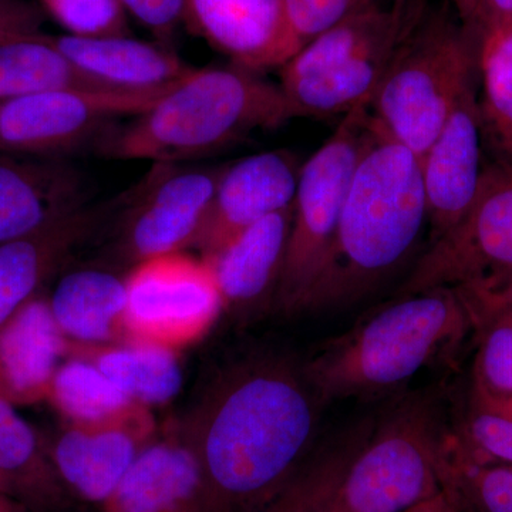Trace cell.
<instances>
[{
  "label": "cell",
  "instance_id": "obj_30",
  "mask_svg": "<svg viewBox=\"0 0 512 512\" xmlns=\"http://www.w3.org/2000/svg\"><path fill=\"white\" fill-rule=\"evenodd\" d=\"M478 77L484 134L512 163V26H488L481 32Z\"/></svg>",
  "mask_w": 512,
  "mask_h": 512
},
{
  "label": "cell",
  "instance_id": "obj_7",
  "mask_svg": "<svg viewBox=\"0 0 512 512\" xmlns=\"http://www.w3.org/2000/svg\"><path fill=\"white\" fill-rule=\"evenodd\" d=\"M450 436L433 397L400 403L350 461L330 512H409L443 493Z\"/></svg>",
  "mask_w": 512,
  "mask_h": 512
},
{
  "label": "cell",
  "instance_id": "obj_9",
  "mask_svg": "<svg viewBox=\"0 0 512 512\" xmlns=\"http://www.w3.org/2000/svg\"><path fill=\"white\" fill-rule=\"evenodd\" d=\"M171 86L80 87L0 100V153L62 158L90 140L96 143L117 120L143 113Z\"/></svg>",
  "mask_w": 512,
  "mask_h": 512
},
{
  "label": "cell",
  "instance_id": "obj_33",
  "mask_svg": "<svg viewBox=\"0 0 512 512\" xmlns=\"http://www.w3.org/2000/svg\"><path fill=\"white\" fill-rule=\"evenodd\" d=\"M282 3L293 33L303 47L320 33L376 5L379 0H282Z\"/></svg>",
  "mask_w": 512,
  "mask_h": 512
},
{
  "label": "cell",
  "instance_id": "obj_32",
  "mask_svg": "<svg viewBox=\"0 0 512 512\" xmlns=\"http://www.w3.org/2000/svg\"><path fill=\"white\" fill-rule=\"evenodd\" d=\"M67 35L128 36L127 12L120 0H42Z\"/></svg>",
  "mask_w": 512,
  "mask_h": 512
},
{
  "label": "cell",
  "instance_id": "obj_25",
  "mask_svg": "<svg viewBox=\"0 0 512 512\" xmlns=\"http://www.w3.org/2000/svg\"><path fill=\"white\" fill-rule=\"evenodd\" d=\"M175 350L133 338L82 345L66 343V357L87 360L133 402L151 409L180 392L183 372Z\"/></svg>",
  "mask_w": 512,
  "mask_h": 512
},
{
  "label": "cell",
  "instance_id": "obj_18",
  "mask_svg": "<svg viewBox=\"0 0 512 512\" xmlns=\"http://www.w3.org/2000/svg\"><path fill=\"white\" fill-rule=\"evenodd\" d=\"M87 181L63 158L0 153V244L83 207Z\"/></svg>",
  "mask_w": 512,
  "mask_h": 512
},
{
  "label": "cell",
  "instance_id": "obj_17",
  "mask_svg": "<svg viewBox=\"0 0 512 512\" xmlns=\"http://www.w3.org/2000/svg\"><path fill=\"white\" fill-rule=\"evenodd\" d=\"M154 437L156 424L150 416L111 426L66 424L46 446L67 493L103 507Z\"/></svg>",
  "mask_w": 512,
  "mask_h": 512
},
{
  "label": "cell",
  "instance_id": "obj_39",
  "mask_svg": "<svg viewBox=\"0 0 512 512\" xmlns=\"http://www.w3.org/2000/svg\"><path fill=\"white\" fill-rule=\"evenodd\" d=\"M409 512H460L456 507V504L451 501V498L448 497L446 491L436 495V497L431 498V500L426 501V503L417 505L413 510Z\"/></svg>",
  "mask_w": 512,
  "mask_h": 512
},
{
  "label": "cell",
  "instance_id": "obj_35",
  "mask_svg": "<svg viewBox=\"0 0 512 512\" xmlns=\"http://www.w3.org/2000/svg\"><path fill=\"white\" fill-rule=\"evenodd\" d=\"M123 8L168 46L175 30L184 23V0H120Z\"/></svg>",
  "mask_w": 512,
  "mask_h": 512
},
{
  "label": "cell",
  "instance_id": "obj_40",
  "mask_svg": "<svg viewBox=\"0 0 512 512\" xmlns=\"http://www.w3.org/2000/svg\"><path fill=\"white\" fill-rule=\"evenodd\" d=\"M0 512H28L22 505L13 501L9 495L0 490Z\"/></svg>",
  "mask_w": 512,
  "mask_h": 512
},
{
  "label": "cell",
  "instance_id": "obj_16",
  "mask_svg": "<svg viewBox=\"0 0 512 512\" xmlns=\"http://www.w3.org/2000/svg\"><path fill=\"white\" fill-rule=\"evenodd\" d=\"M130 190L101 204H86L23 237L0 244V325L39 296L47 279L123 207Z\"/></svg>",
  "mask_w": 512,
  "mask_h": 512
},
{
  "label": "cell",
  "instance_id": "obj_41",
  "mask_svg": "<svg viewBox=\"0 0 512 512\" xmlns=\"http://www.w3.org/2000/svg\"><path fill=\"white\" fill-rule=\"evenodd\" d=\"M13 0H0V26L6 22L9 18L10 12H12Z\"/></svg>",
  "mask_w": 512,
  "mask_h": 512
},
{
  "label": "cell",
  "instance_id": "obj_23",
  "mask_svg": "<svg viewBox=\"0 0 512 512\" xmlns=\"http://www.w3.org/2000/svg\"><path fill=\"white\" fill-rule=\"evenodd\" d=\"M49 303L57 328L69 342L106 345L128 338L126 278L113 272H69L57 282Z\"/></svg>",
  "mask_w": 512,
  "mask_h": 512
},
{
  "label": "cell",
  "instance_id": "obj_29",
  "mask_svg": "<svg viewBox=\"0 0 512 512\" xmlns=\"http://www.w3.org/2000/svg\"><path fill=\"white\" fill-rule=\"evenodd\" d=\"M444 491L460 512H512V466L478 456L461 437L450 436Z\"/></svg>",
  "mask_w": 512,
  "mask_h": 512
},
{
  "label": "cell",
  "instance_id": "obj_20",
  "mask_svg": "<svg viewBox=\"0 0 512 512\" xmlns=\"http://www.w3.org/2000/svg\"><path fill=\"white\" fill-rule=\"evenodd\" d=\"M67 340L49 299L36 296L0 325V399L12 406L46 402Z\"/></svg>",
  "mask_w": 512,
  "mask_h": 512
},
{
  "label": "cell",
  "instance_id": "obj_14",
  "mask_svg": "<svg viewBox=\"0 0 512 512\" xmlns=\"http://www.w3.org/2000/svg\"><path fill=\"white\" fill-rule=\"evenodd\" d=\"M483 133L476 82L458 100L446 126L420 158L431 241L458 224L476 198L484 173Z\"/></svg>",
  "mask_w": 512,
  "mask_h": 512
},
{
  "label": "cell",
  "instance_id": "obj_4",
  "mask_svg": "<svg viewBox=\"0 0 512 512\" xmlns=\"http://www.w3.org/2000/svg\"><path fill=\"white\" fill-rule=\"evenodd\" d=\"M474 330L454 288L400 296L338 338L303 370L323 404L394 392L461 345Z\"/></svg>",
  "mask_w": 512,
  "mask_h": 512
},
{
  "label": "cell",
  "instance_id": "obj_22",
  "mask_svg": "<svg viewBox=\"0 0 512 512\" xmlns=\"http://www.w3.org/2000/svg\"><path fill=\"white\" fill-rule=\"evenodd\" d=\"M52 40L70 62L111 89H164L194 69L170 47L128 36L62 35Z\"/></svg>",
  "mask_w": 512,
  "mask_h": 512
},
{
  "label": "cell",
  "instance_id": "obj_38",
  "mask_svg": "<svg viewBox=\"0 0 512 512\" xmlns=\"http://www.w3.org/2000/svg\"><path fill=\"white\" fill-rule=\"evenodd\" d=\"M456 9L458 19L466 28L483 32V10L481 0H450Z\"/></svg>",
  "mask_w": 512,
  "mask_h": 512
},
{
  "label": "cell",
  "instance_id": "obj_3",
  "mask_svg": "<svg viewBox=\"0 0 512 512\" xmlns=\"http://www.w3.org/2000/svg\"><path fill=\"white\" fill-rule=\"evenodd\" d=\"M279 84L244 67L191 70L146 111L94 143L116 160L171 165L214 153L258 130L292 120Z\"/></svg>",
  "mask_w": 512,
  "mask_h": 512
},
{
  "label": "cell",
  "instance_id": "obj_10",
  "mask_svg": "<svg viewBox=\"0 0 512 512\" xmlns=\"http://www.w3.org/2000/svg\"><path fill=\"white\" fill-rule=\"evenodd\" d=\"M512 275V163L484 168L470 210L431 241L397 296L490 285Z\"/></svg>",
  "mask_w": 512,
  "mask_h": 512
},
{
  "label": "cell",
  "instance_id": "obj_12",
  "mask_svg": "<svg viewBox=\"0 0 512 512\" xmlns=\"http://www.w3.org/2000/svg\"><path fill=\"white\" fill-rule=\"evenodd\" d=\"M158 168L131 190L124 217V252L134 264L184 251L197 242L224 168Z\"/></svg>",
  "mask_w": 512,
  "mask_h": 512
},
{
  "label": "cell",
  "instance_id": "obj_1",
  "mask_svg": "<svg viewBox=\"0 0 512 512\" xmlns=\"http://www.w3.org/2000/svg\"><path fill=\"white\" fill-rule=\"evenodd\" d=\"M322 406L293 357L258 353L224 370L177 427L208 512H259L281 494L315 451Z\"/></svg>",
  "mask_w": 512,
  "mask_h": 512
},
{
  "label": "cell",
  "instance_id": "obj_26",
  "mask_svg": "<svg viewBox=\"0 0 512 512\" xmlns=\"http://www.w3.org/2000/svg\"><path fill=\"white\" fill-rule=\"evenodd\" d=\"M80 87L107 86L70 62L37 22L0 29V100Z\"/></svg>",
  "mask_w": 512,
  "mask_h": 512
},
{
  "label": "cell",
  "instance_id": "obj_42",
  "mask_svg": "<svg viewBox=\"0 0 512 512\" xmlns=\"http://www.w3.org/2000/svg\"><path fill=\"white\" fill-rule=\"evenodd\" d=\"M478 406H481V404H478ZM483 407H485V409L493 410V412L505 414V416L512 417V400H511V402L501 404V406H494V407L483 406Z\"/></svg>",
  "mask_w": 512,
  "mask_h": 512
},
{
  "label": "cell",
  "instance_id": "obj_21",
  "mask_svg": "<svg viewBox=\"0 0 512 512\" xmlns=\"http://www.w3.org/2000/svg\"><path fill=\"white\" fill-rule=\"evenodd\" d=\"M292 218L293 205L249 225L215 254L202 256L214 269L224 308L252 312L275 299Z\"/></svg>",
  "mask_w": 512,
  "mask_h": 512
},
{
  "label": "cell",
  "instance_id": "obj_27",
  "mask_svg": "<svg viewBox=\"0 0 512 512\" xmlns=\"http://www.w3.org/2000/svg\"><path fill=\"white\" fill-rule=\"evenodd\" d=\"M70 426L133 423L151 416L87 360L66 357L57 367L47 400Z\"/></svg>",
  "mask_w": 512,
  "mask_h": 512
},
{
  "label": "cell",
  "instance_id": "obj_24",
  "mask_svg": "<svg viewBox=\"0 0 512 512\" xmlns=\"http://www.w3.org/2000/svg\"><path fill=\"white\" fill-rule=\"evenodd\" d=\"M0 490L28 512H66L72 498L57 476L46 440L2 399Z\"/></svg>",
  "mask_w": 512,
  "mask_h": 512
},
{
  "label": "cell",
  "instance_id": "obj_34",
  "mask_svg": "<svg viewBox=\"0 0 512 512\" xmlns=\"http://www.w3.org/2000/svg\"><path fill=\"white\" fill-rule=\"evenodd\" d=\"M461 439L478 456L512 466V417L471 402Z\"/></svg>",
  "mask_w": 512,
  "mask_h": 512
},
{
  "label": "cell",
  "instance_id": "obj_19",
  "mask_svg": "<svg viewBox=\"0 0 512 512\" xmlns=\"http://www.w3.org/2000/svg\"><path fill=\"white\" fill-rule=\"evenodd\" d=\"M104 512H208L198 458L180 431L154 437L103 505Z\"/></svg>",
  "mask_w": 512,
  "mask_h": 512
},
{
  "label": "cell",
  "instance_id": "obj_5",
  "mask_svg": "<svg viewBox=\"0 0 512 512\" xmlns=\"http://www.w3.org/2000/svg\"><path fill=\"white\" fill-rule=\"evenodd\" d=\"M430 12V0L370 6L320 33L281 69V87L295 117L348 114L369 103L406 40Z\"/></svg>",
  "mask_w": 512,
  "mask_h": 512
},
{
  "label": "cell",
  "instance_id": "obj_8",
  "mask_svg": "<svg viewBox=\"0 0 512 512\" xmlns=\"http://www.w3.org/2000/svg\"><path fill=\"white\" fill-rule=\"evenodd\" d=\"M369 119V103L349 111L301 167L291 234L274 299L276 308L286 315H298L328 255L365 146Z\"/></svg>",
  "mask_w": 512,
  "mask_h": 512
},
{
  "label": "cell",
  "instance_id": "obj_31",
  "mask_svg": "<svg viewBox=\"0 0 512 512\" xmlns=\"http://www.w3.org/2000/svg\"><path fill=\"white\" fill-rule=\"evenodd\" d=\"M480 343L473 372L471 402L494 407L512 400V309L476 330Z\"/></svg>",
  "mask_w": 512,
  "mask_h": 512
},
{
  "label": "cell",
  "instance_id": "obj_15",
  "mask_svg": "<svg viewBox=\"0 0 512 512\" xmlns=\"http://www.w3.org/2000/svg\"><path fill=\"white\" fill-rule=\"evenodd\" d=\"M301 167L285 150L254 154L225 167L195 242L202 256L220 251L256 221L292 207Z\"/></svg>",
  "mask_w": 512,
  "mask_h": 512
},
{
  "label": "cell",
  "instance_id": "obj_11",
  "mask_svg": "<svg viewBox=\"0 0 512 512\" xmlns=\"http://www.w3.org/2000/svg\"><path fill=\"white\" fill-rule=\"evenodd\" d=\"M126 289L128 338L175 352L204 338L224 308L210 262L184 251L137 262Z\"/></svg>",
  "mask_w": 512,
  "mask_h": 512
},
{
  "label": "cell",
  "instance_id": "obj_6",
  "mask_svg": "<svg viewBox=\"0 0 512 512\" xmlns=\"http://www.w3.org/2000/svg\"><path fill=\"white\" fill-rule=\"evenodd\" d=\"M480 39L444 10L430 9L377 87L370 114L419 160L477 82Z\"/></svg>",
  "mask_w": 512,
  "mask_h": 512
},
{
  "label": "cell",
  "instance_id": "obj_37",
  "mask_svg": "<svg viewBox=\"0 0 512 512\" xmlns=\"http://www.w3.org/2000/svg\"><path fill=\"white\" fill-rule=\"evenodd\" d=\"M483 30L488 26H512V0H481Z\"/></svg>",
  "mask_w": 512,
  "mask_h": 512
},
{
  "label": "cell",
  "instance_id": "obj_2",
  "mask_svg": "<svg viewBox=\"0 0 512 512\" xmlns=\"http://www.w3.org/2000/svg\"><path fill=\"white\" fill-rule=\"evenodd\" d=\"M427 222L420 160L370 114L338 229L299 313L346 308L404 264Z\"/></svg>",
  "mask_w": 512,
  "mask_h": 512
},
{
  "label": "cell",
  "instance_id": "obj_36",
  "mask_svg": "<svg viewBox=\"0 0 512 512\" xmlns=\"http://www.w3.org/2000/svg\"><path fill=\"white\" fill-rule=\"evenodd\" d=\"M454 289L466 305L474 330L498 313L512 309V275L495 284Z\"/></svg>",
  "mask_w": 512,
  "mask_h": 512
},
{
  "label": "cell",
  "instance_id": "obj_28",
  "mask_svg": "<svg viewBox=\"0 0 512 512\" xmlns=\"http://www.w3.org/2000/svg\"><path fill=\"white\" fill-rule=\"evenodd\" d=\"M373 427L372 421H362L313 451L291 483L259 512H330L346 468Z\"/></svg>",
  "mask_w": 512,
  "mask_h": 512
},
{
  "label": "cell",
  "instance_id": "obj_13",
  "mask_svg": "<svg viewBox=\"0 0 512 512\" xmlns=\"http://www.w3.org/2000/svg\"><path fill=\"white\" fill-rule=\"evenodd\" d=\"M184 25L252 72L281 69L302 47L282 0H184Z\"/></svg>",
  "mask_w": 512,
  "mask_h": 512
}]
</instances>
